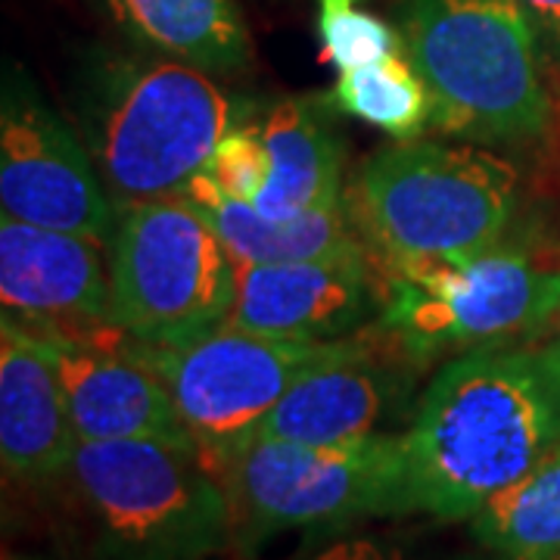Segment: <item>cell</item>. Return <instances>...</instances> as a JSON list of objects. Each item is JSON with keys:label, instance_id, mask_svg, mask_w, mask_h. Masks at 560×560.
<instances>
[{"label": "cell", "instance_id": "1", "mask_svg": "<svg viewBox=\"0 0 560 560\" xmlns=\"http://www.w3.org/2000/svg\"><path fill=\"white\" fill-rule=\"evenodd\" d=\"M408 504L470 521L560 445V337L460 352L436 371L401 433Z\"/></svg>", "mask_w": 560, "mask_h": 560}, {"label": "cell", "instance_id": "2", "mask_svg": "<svg viewBox=\"0 0 560 560\" xmlns=\"http://www.w3.org/2000/svg\"><path fill=\"white\" fill-rule=\"evenodd\" d=\"M399 35L442 135L480 147H526L548 135L539 28L521 0H405Z\"/></svg>", "mask_w": 560, "mask_h": 560}, {"label": "cell", "instance_id": "3", "mask_svg": "<svg viewBox=\"0 0 560 560\" xmlns=\"http://www.w3.org/2000/svg\"><path fill=\"white\" fill-rule=\"evenodd\" d=\"M517 202L521 178L492 147L411 138L361 165L352 212L393 271H408L489 253Z\"/></svg>", "mask_w": 560, "mask_h": 560}, {"label": "cell", "instance_id": "4", "mask_svg": "<svg viewBox=\"0 0 560 560\" xmlns=\"http://www.w3.org/2000/svg\"><path fill=\"white\" fill-rule=\"evenodd\" d=\"M237 116L215 75L165 57L106 60L84 101L88 150L119 212L178 197L209 168Z\"/></svg>", "mask_w": 560, "mask_h": 560}, {"label": "cell", "instance_id": "5", "mask_svg": "<svg viewBox=\"0 0 560 560\" xmlns=\"http://www.w3.org/2000/svg\"><path fill=\"white\" fill-rule=\"evenodd\" d=\"M69 474L121 560H206L234 539L228 489L194 448L79 442Z\"/></svg>", "mask_w": 560, "mask_h": 560}, {"label": "cell", "instance_id": "6", "mask_svg": "<svg viewBox=\"0 0 560 560\" xmlns=\"http://www.w3.org/2000/svg\"><path fill=\"white\" fill-rule=\"evenodd\" d=\"M221 482L234 511V539L246 541L411 511L401 433L337 445L253 440L221 470Z\"/></svg>", "mask_w": 560, "mask_h": 560}, {"label": "cell", "instance_id": "7", "mask_svg": "<svg viewBox=\"0 0 560 560\" xmlns=\"http://www.w3.org/2000/svg\"><path fill=\"white\" fill-rule=\"evenodd\" d=\"M237 261L184 197L121 209L109 243V320L147 342L215 330L234 305Z\"/></svg>", "mask_w": 560, "mask_h": 560}, {"label": "cell", "instance_id": "8", "mask_svg": "<svg viewBox=\"0 0 560 560\" xmlns=\"http://www.w3.org/2000/svg\"><path fill=\"white\" fill-rule=\"evenodd\" d=\"M560 312V268L499 243L477 259L393 271L381 327L418 364L536 340Z\"/></svg>", "mask_w": 560, "mask_h": 560}, {"label": "cell", "instance_id": "9", "mask_svg": "<svg viewBox=\"0 0 560 560\" xmlns=\"http://www.w3.org/2000/svg\"><path fill=\"white\" fill-rule=\"evenodd\" d=\"M113 340L165 383L200 458L221 477L234 455L256 440L283 393L352 337L278 340L221 324L197 340L147 342L113 324Z\"/></svg>", "mask_w": 560, "mask_h": 560}, {"label": "cell", "instance_id": "10", "mask_svg": "<svg viewBox=\"0 0 560 560\" xmlns=\"http://www.w3.org/2000/svg\"><path fill=\"white\" fill-rule=\"evenodd\" d=\"M0 206L3 215L79 234L103 249L119 224L91 150L20 69L7 72L0 97Z\"/></svg>", "mask_w": 560, "mask_h": 560}, {"label": "cell", "instance_id": "11", "mask_svg": "<svg viewBox=\"0 0 560 560\" xmlns=\"http://www.w3.org/2000/svg\"><path fill=\"white\" fill-rule=\"evenodd\" d=\"M383 302L368 256L237 265L224 324L278 340H346Z\"/></svg>", "mask_w": 560, "mask_h": 560}, {"label": "cell", "instance_id": "12", "mask_svg": "<svg viewBox=\"0 0 560 560\" xmlns=\"http://www.w3.org/2000/svg\"><path fill=\"white\" fill-rule=\"evenodd\" d=\"M35 330L54 349L81 442L156 440L197 452L165 383L113 340V320L94 324L88 337L54 327Z\"/></svg>", "mask_w": 560, "mask_h": 560}, {"label": "cell", "instance_id": "13", "mask_svg": "<svg viewBox=\"0 0 560 560\" xmlns=\"http://www.w3.org/2000/svg\"><path fill=\"white\" fill-rule=\"evenodd\" d=\"M101 243L0 215V302L32 327L109 324Z\"/></svg>", "mask_w": 560, "mask_h": 560}, {"label": "cell", "instance_id": "14", "mask_svg": "<svg viewBox=\"0 0 560 560\" xmlns=\"http://www.w3.org/2000/svg\"><path fill=\"white\" fill-rule=\"evenodd\" d=\"M60 368L44 334L3 312L0 318V458L20 482L57 480L79 448Z\"/></svg>", "mask_w": 560, "mask_h": 560}, {"label": "cell", "instance_id": "15", "mask_svg": "<svg viewBox=\"0 0 560 560\" xmlns=\"http://www.w3.org/2000/svg\"><path fill=\"white\" fill-rule=\"evenodd\" d=\"M401 374L359 337L318 361L293 383L265 418L256 440L337 445L386 433L401 405Z\"/></svg>", "mask_w": 560, "mask_h": 560}, {"label": "cell", "instance_id": "16", "mask_svg": "<svg viewBox=\"0 0 560 560\" xmlns=\"http://www.w3.org/2000/svg\"><path fill=\"white\" fill-rule=\"evenodd\" d=\"M178 197L194 202L209 219L237 265L364 256L359 221L346 202L290 219H268L256 206L228 197L206 172L190 180Z\"/></svg>", "mask_w": 560, "mask_h": 560}, {"label": "cell", "instance_id": "17", "mask_svg": "<svg viewBox=\"0 0 560 560\" xmlns=\"http://www.w3.org/2000/svg\"><path fill=\"white\" fill-rule=\"evenodd\" d=\"M125 38L165 60L209 75H234L253 62V40L234 0H91Z\"/></svg>", "mask_w": 560, "mask_h": 560}, {"label": "cell", "instance_id": "18", "mask_svg": "<svg viewBox=\"0 0 560 560\" xmlns=\"http://www.w3.org/2000/svg\"><path fill=\"white\" fill-rule=\"evenodd\" d=\"M271 153V180L256 206L268 219H290L342 202V140L305 101L278 103L259 125Z\"/></svg>", "mask_w": 560, "mask_h": 560}, {"label": "cell", "instance_id": "19", "mask_svg": "<svg viewBox=\"0 0 560 560\" xmlns=\"http://www.w3.org/2000/svg\"><path fill=\"white\" fill-rule=\"evenodd\" d=\"M470 529L504 560H560V445L486 501Z\"/></svg>", "mask_w": 560, "mask_h": 560}, {"label": "cell", "instance_id": "20", "mask_svg": "<svg viewBox=\"0 0 560 560\" xmlns=\"http://www.w3.org/2000/svg\"><path fill=\"white\" fill-rule=\"evenodd\" d=\"M330 103L396 140L420 138L423 128L433 125L430 91L405 50L386 60L342 69L330 91Z\"/></svg>", "mask_w": 560, "mask_h": 560}, {"label": "cell", "instance_id": "21", "mask_svg": "<svg viewBox=\"0 0 560 560\" xmlns=\"http://www.w3.org/2000/svg\"><path fill=\"white\" fill-rule=\"evenodd\" d=\"M320 54L337 72L401 54L399 25L361 10L359 0H318Z\"/></svg>", "mask_w": 560, "mask_h": 560}, {"label": "cell", "instance_id": "22", "mask_svg": "<svg viewBox=\"0 0 560 560\" xmlns=\"http://www.w3.org/2000/svg\"><path fill=\"white\" fill-rule=\"evenodd\" d=\"M206 175L234 200H259V194L271 180V153L261 140L259 128H241L237 125L219 143L215 156L209 160Z\"/></svg>", "mask_w": 560, "mask_h": 560}, {"label": "cell", "instance_id": "23", "mask_svg": "<svg viewBox=\"0 0 560 560\" xmlns=\"http://www.w3.org/2000/svg\"><path fill=\"white\" fill-rule=\"evenodd\" d=\"M302 560H401L396 548L374 539H340Z\"/></svg>", "mask_w": 560, "mask_h": 560}, {"label": "cell", "instance_id": "24", "mask_svg": "<svg viewBox=\"0 0 560 560\" xmlns=\"http://www.w3.org/2000/svg\"><path fill=\"white\" fill-rule=\"evenodd\" d=\"M521 3L536 22L539 38L560 50V0H521Z\"/></svg>", "mask_w": 560, "mask_h": 560}, {"label": "cell", "instance_id": "25", "mask_svg": "<svg viewBox=\"0 0 560 560\" xmlns=\"http://www.w3.org/2000/svg\"><path fill=\"white\" fill-rule=\"evenodd\" d=\"M551 334H555V337H560V312H558V318H555V324H551Z\"/></svg>", "mask_w": 560, "mask_h": 560}]
</instances>
